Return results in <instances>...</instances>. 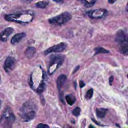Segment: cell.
<instances>
[{
	"label": "cell",
	"mask_w": 128,
	"mask_h": 128,
	"mask_svg": "<svg viewBox=\"0 0 128 128\" xmlns=\"http://www.w3.org/2000/svg\"><path fill=\"white\" fill-rule=\"evenodd\" d=\"M34 18V12L30 10L4 16V18L6 20L19 24H29L32 22Z\"/></svg>",
	"instance_id": "1"
},
{
	"label": "cell",
	"mask_w": 128,
	"mask_h": 128,
	"mask_svg": "<svg viewBox=\"0 0 128 128\" xmlns=\"http://www.w3.org/2000/svg\"><path fill=\"white\" fill-rule=\"evenodd\" d=\"M37 107L34 104L27 102L20 110V116L24 122H28L34 120L36 116Z\"/></svg>",
	"instance_id": "2"
},
{
	"label": "cell",
	"mask_w": 128,
	"mask_h": 128,
	"mask_svg": "<svg viewBox=\"0 0 128 128\" xmlns=\"http://www.w3.org/2000/svg\"><path fill=\"white\" fill-rule=\"evenodd\" d=\"M116 42L119 46L120 52L124 56L128 55V34L122 30H119L116 36Z\"/></svg>",
	"instance_id": "3"
},
{
	"label": "cell",
	"mask_w": 128,
	"mask_h": 128,
	"mask_svg": "<svg viewBox=\"0 0 128 128\" xmlns=\"http://www.w3.org/2000/svg\"><path fill=\"white\" fill-rule=\"evenodd\" d=\"M16 116L10 108H6L0 116V128H11Z\"/></svg>",
	"instance_id": "4"
},
{
	"label": "cell",
	"mask_w": 128,
	"mask_h": 128,
	"mask_svg": "<svg viewBox=\"0 0 128 128\" xmlns=\"http://www.w3.org/2000/svg\"><path fill=\"white\" fill-rule=\"evenodd\" d=\"M64 58L62 55L52 56L48 66V72L49 75L52 74L62 64Z\"/></svg>",
	"instance_id": "5"
},
{
	"label": "cell",
	"mask_w": 128,
	"mask_h": 128,
	"mask_svg": "<svg viewBox=\"0 0 128 128\" xmlns=\"http://www.w3.org/2000/svg\"><path fill=\"white\" fill-rule=\"evenodd\" d=\"M72 18V15L68 12H64L60 14L52 17L48 20L50 24L54 26H60L70 20Z\"/></svg>",
	"instance_id": "6"
},
{
	"label": "cell",
	"mask_w": 128,
	"mask_h": 128,
	"mask_svg": "<svg viewBox=\"0 0 128 128\" xmlns=\"http://www.w3.org/2000/svg\"><path fill=\"white\" fill-rule=\"evenodd\" d=\"M107 14V10L104 8L91 10L88 12V16L93 19H100L104 18Z\"/></svg>",
	"instance_id": "7"
},
{
	"label": "cell",
	"mask_w": 128,
	"mask_h": 128,
	"mask_svg": "<svg viewBox=\"0 0 128 128\" xmlns=\"http://www.w3.org/2000/svg\"><path fill=\"white\" fill-rule=\"evenodd\" d=\"M66 45L64 42H61L60 44L54 45L52 47L49 48L44 52V55H48L51 53L60 52H63L66 50Z\"/></svg>",
	"instance_id": "8"
},
{
	"label": "cell",
	"mask_w": 128,
	"mask_h": 128,
	"mask_svg": "<svg viewBox=\"0 0 128 128\" xmlns=\"http://www.w3.org/2000/svg\"><path fill=\"white\" fill-rule=\"evenodd\" d=\"M15 59L12 56H8L6 58L4 62L3 66L4 69L6 72L9 73L14 69L15 67Z\"/></svg>",
	"instance_id": "9"
},
{
	"label": "cell",
	"mask_w": 128,
	"mask_h": 128,
	"mask_svg": "<svg viewBox=\"0 0 128 128\" xmlns=\"http://www.w3.org/2000/svg\"><path fill=\"white\" fill-rule=\"evenodd\" d=\"M14 32V29L12 28L8 27L4 29L0 33V41L2 42H6L10 36L12 35Z\"/></svg>",
	"instance_id": "10"
},
{
	"label": "cell",
	"mask_w": 128,
	"mask_h": 128,
	"mask_svg": "<svg viewBox=\"0 0 128 128\" xmlns=\"http://www.w3.org/2000/svg\"><path fill=\"white\" fill-rule=\"evenodd\" d=\"M26 36L25 32H20L16 34L11 39V43L12 44L14 45L20 42Z\"/></svg>",
	"instance_id": "11"
},
{
	"label": "cell",
	"mask_w": 128,
	"mask_h": 128,
	"mask_svg": "<svg viewBox=\"0 0 128 128\" xmlns=\"http://www.w3.org/2000/svg\"><path fill=\"white\" fill-rule=\"evenodd\" d=\"M67 80V77L65 74H60L57 78L56 84L58 86V88L60 92V90L64 86L65 82H66Z\"/></svg>",
	"instance_id": "12"
},
{
	"label": "cell",
	"mask_w": 128,
	"mask_h": 128,
	"mask_svg": "<svg viewBox=\"0 0 128 128\" xmlns=\"http://www.w3.org/2000/svg\"><path fill=\"white\" fill-rule=\"evenodd\" d=\"M108 110L107 108H98L96 110V115L98 118H102L105 117L106 116L107 112H108Z\"/></svg>",
	"instance_id": "13"
},
{
	"label": "cell",
	"mask_w": 128,
	"mask_h": 128,
	"mask_svg": "<svg viewBox=\"0 0 128 128\" xmlns=\"http://www.w3.org/2000/svg\"><path fill=\"white\" fill-rule=\"evenodd\" d=\"M36 54V48L34 47H28L25 52V56L28 58H32L35 56Z\"/></svg>",
	"instance_id": "14"
},
{
	"label": "cell",
	"mask_w": 128,
	"mask_h": 128,
	"mask_svg": "<svg viewBox=\"0 0 128 128\" xmlns=\"http://www.w3.org/2000/svg\"><path fill=\"white\" fill-rule=\"evenodd\" d=\"M46 87V83L44 82V80H42V82H40V84H38V88H36V92L39 94H42L44 92V90Z\"/></svg>",
	"instance_id": "15"
},
{
	"label": "cell",
	"mask_w": 128,
	"mask_h": 128,
	"mask_svg": "<svg viewBox=\"0 0 128 128\" xmlns=\"http://www.w3.org/2000/svg\"><path fill=\"white\" fill-rule=\"evenodd\" d=\"M66 102H67V103L70 105V106H72L76 102V98L75 96L72 95V94H68L67 95L66 98Z\"/></svg>",
	"instance_id": "16"
},
{
	"label": "cell",
	"mask_w": 128,
	"mask_h": 128,
	"mask_svg": "<svg viewBox=\"0 0 128 128\" xmlns=\"http://www.w3.org/2000/svg\"><path fill=\"white\" fill-rule=\"evenodd\" d=\"M49 2L48 1H42L38 2L36 4V6L38 8H45L48 5Z\"/></svg>",
	"instance_id": "17"
},
{
	"label": "cell",
	"mask_w": 128,
	"mask_h": 128,
	"mask_svg": "<svg viewBox=\"0 0 128 128\" xmlns=\"http://www.w3.org/2000/svg\"><path fill=\"white\" fill-rule=\"evenodd\" d=\"M81 2L86 8H90L93 6L96 2V0H82Z\"/></svg>",
	"instance_id": "18"
},
{
	"label": "cell",
	"mask_w": 128,
	"mask_h": 128,
	"mask_svg": "<svg viewBox=\"0 0 128 128\" xmlns=\"http://www.w3.org/2000/svg\"><path fill=\"white\" fill-rule=\"evenodd\" d=\"M96 54H102V53H108V51L102 48L99 47V48H96L94 49Z\"/></svg>",
	"instance_id": "19"
},
{
	"label": "cell",
	"mask_w": 128,
	"mask_h": 128,
	"mask_svg": "<svg viewBox=\"0 0 128 128\" xmlns=\"http://www.w3.org/2000/svg\"><path fill=\"white\" fill-rule=\"evenodd\" d=\"M93 90L92 88H90V90H88L86 93V96H85V98L86 100H90V99L92 96V95H93Z\"/></svg>",
	"instance_id": "20"
},
{
	"label": "cell",
	"mask_w": 128,
	"mask_h": 128,
	"mask_svg": "<svg viewBox=\"0 0 128 128\" xmlns=\"http://www.w3.org/2000/svg\"><path fill=\"white\" fill-rule=\"evenodd\" d=\"M81 112L80 108V107H76L72 111V114L75 116H78L80 115Z\"/></svg>",
	"instance_id": "21"
},
{
	"label": "cell",
	"mask_w": 128,
	"mask_h": 128,
	"mask_svg": "<svg viewBox=\"0 0 128 128\" xmlns=\"http://www.w3.org/2000/svg\"><path fill=\"white\" fill-rule=\"evenodd\" d=\"M36 128H50V127L48 124H38Z\"/></svg>",
	"instance_id": "22"
},
{
	"label": "cell",
	"mask_w": 128,
	"mask_h": 128,
	"mask_svg": "<svg viewBox=\"0 0 128 128\" xmlns=\"http://www.w3.org/2000/svg\"><path fill=\"white\" fill-rule=\"evenodd\" d=\"M80 87L81 88H83L84 86H85V84L82 80H80Z\"/></svg>",
	"instance_id": "23"
},
{
	"label": "cell",
	"mask_w": 128,
	"mask_h": 128,
	"mask_svg": "<svg viewBox=\"0 0 128 128\" xmlns=\"http://www.w3.org/2000/svg\"><path fill=\"white\" fill-rule=\"evenodd\" d=\"M113 80H114V77H113V76H111L109 78V82H110V85H112V84L113 82Z\"/></svg>",
	"instance_id": "24"
},
{
	"label": "cell",
	"mask_w": 128,
	"mask_h": 128,
	"mask_svg": "<svg viewBox=\"0 0 128 128\" xmlns=\"http://www.w3.org/2000/svg\"><path fill=\"white\" fill-rule=\"evenodd\" d=\"M54 1L57 3H60V4H62L64 2L62 0H54Z\"/></svg>",
	"instance_id": "25"
},
{
	"label": "cell",
	"mask_w": 128,
	"mask_h": 128,
	"mask_svg": "<svg viewBox=\"0 0 128 128\" xmlns=\"http://www.w3.org/2000/svg\"><path fill=\"white\" fill-rule=\"evenodd\" d=\"M78 69H79V66H77L76 68V69H75V70L74 71V72H73V73H75Z\"/></svg>",
	"instance_id": "26"
},
{
	"label": "cell",
	"mask_w": 128,
	"mask_h": 128,
	"mask_svg": "<svg viewBox=\"0 0 128 128\" xmlns=\"http://www.w3.org/2000/svg\"><path fill=\"white\" fill-rule=\"evenodd\" d=\"M92 120H93V122H94L96 124H98V125H100V124H98V123L97 122H96V120H95L94 119H93V118H92Z\"/></svg>",
	"instance_id": "27"
},
{
	"label": "cell",
	"mask_w": 128,
	"mask_h": 128,
	"mask_svg": "<svg viewBox=\"0 0 128 128\" xmlns=\"http://www.w3.org/2000/svg\"><path fill=\"white\" fill-rule=\"evenodd\" d=\"M114 2H115L114 0H108V2L110 3V4H113Z\"/></svg>",
	"instance_id": "28"
},
{
	"label": "cell",
	"mask_w": 128,
	"mask_h": 128,
	"mask_svg": "<svg viewBox=\"0 0 128 128\" xmlns=\"http://www.w3.org/2000/svg\"><path fill=\"white\" fill-rule=\"evenodd\" d=\"M89 128H94V126H93L90 124V126H89Z\"/></svg>",
	"instance_id": "29"
},
{
	"label": "cell",
	"mask_w": 128,
	"mask_h": 128,
	"mask_svg": "<svg viewBox=\"0 0 128 128\" xmlns=\"http://www.w3.org/2000/svg\"><path fill=\"white\" fill-rule=\"evenodd\" d=\"M126 11L128 12V3L127 4V5H126Z\"/></svg>",
	"instance_id": "30"
},
{
	"label": "cell",
	"mask_w": 128,
	"mask_h": 128,
	"mask_svg": "<svg viewBox=\"0 0 128 128\" xmlns=\"http://www.w3.org/2000/svg\"><path fill=\"white\" fill-rule=\"evenodd\" d=\"M0 107H1V102L0 100Z\"/></svg>",
	"instance_id": "31"
},
{
	"label": "cell",
	"mask_w": 128,
	"mask_h": 128,
	"mask_svg": "<svg viewBox=\"0 0 128 128\" xmlns=\"http://www.w3.org/2000/svg\"></svg>",
	"instance_id": "32"
}]
</instances>
